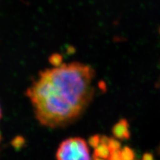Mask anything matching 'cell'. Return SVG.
Returning a JSON list of instances; mask_svg holds the SVG:
<instances>
[{"label": "cell", "mask_w": 160, "mask_h": 160, "mask_svg": "<svg viewBox=\"0 0 160 160\" xmlns=\"http://www.w3.org/2000/svg\"><path fill=\"white\" fill-rule=\"evenodd\" d=\"M110 141H111V138L106 137V136H102V137H100V143L101 144L108 146Z\"/></svg>", "instance_id": "obj_10"}, {"label": "cell", "mask_w": 160, "mask_h": 160, "mask_svg": "<svg viewBox=\"0 0 160 160\" xmlns=\"http://www.w3.org/2000/svg\"><path fill=\"white\" fill-rule=\"evenodd\" d=\"M122 160H134L135 153L133 150L128 147H125L121 151Z\"/></svg>", "instance_id": "obj_5"}, {"label": "cell", "mask_w": 160, "mask_h": 160, "mask_svg": "<svg viewBox=\"0 0 160 160\" xmlns=\"http://www.w3.org/2000/svg\"><path fill=\"white\" fill-rule=\"evenodd\" d=\"M88 143L92 148H97V146L100 144V136L99 135L92 136V137L89 138Z\"/></svg>", "instance_id": "obj_7"}, {"label": "cell", "mask_w": 160, "mask_h": 160, "mask_svg": "<svg viewBox=\"0 0 160 160\" xmlns=\"http://www.w3.org/2000/svg\"><path fill=\"white\" fill-rule=\"evenodd\" d=\"M142 160H154V159H153V155H152L151 153H146L143 156Z\"/></svg>", "instance_id": "obj_11"}, {"label": "cell", "mask_w": 160, "mask_h": 160, "mask_svg": "<svg viewBox=\"0 0 160 160\" xmlns=\"http://www.w3.org/2000/svg\"><path fill=\"white\" fill-rule=\"evenodd\" d=\"M0 141H1V134H0Z\"/></svg>", "instance_id": "obj_14"}, {"label": "cell", "mask_w": 160, "mask_h": 160, "mask_svg": "<svg viewBox=\"0 0 160 160\" xmlns=\"http://www.w3.org/2000/svg\"><path fill=\"white\" fill-rule=\"evenodd\" d=\"M2 117V110H1V108H0V119H1Z\"/></svg>", "instance_id": "obj_13"}, {"label": "cell", "mask_w": 160, "mask_h": 160, "mask_svg": "<svg viewBox=\"0 0 160 160\" xmlns=\"http://www.w3.org/2000/svg\"><path fill=\"white\" fill-rule=\"evenodd\" d=\"M25 143V138L22 136H17L11 141V145L16 149H20L23 147Z\"/></svg>", "instance_id": "obj_6"}, {"label": "cell", "mask_w": 160, "mask_h": 160, "mask_svg": "<svg viewBox=\"0 0 160 160\" xmlns=\"http://www.w3.org/2000/svg\"><path fill=\"white\" fill-rule=\"evenodd\" d=\"M108 160H122L121 157V150L111 151Z\"/></svg>", "instance_id": "obj_9"}, {"label": "cell", "mask_w": 160, "mask_h": 160, "mask_svg": "<svg viewBox=\"0 0 160 160\" xmlns=\"http://www.w3.org/2000/svg\"><path fill=\"white\" fill-rule=\"evenodd\" d=\"M113 135L119 139H128L131 136L129 124L126 119H121L116 124L112 129Z\"/></svg>", "instance_id": "obj_3"}, {"label": "cell", "mask_w": 160, "mask_h": 160, "mask_svg": "<svg viewBox=\"0 0 160 160\" xmlns=\"http://www.w3.org/2000/svg\"><path fill=\"white\" fill-rule=\"evenodd\" d=\"M94 153L93 157L102 158V159L108 160L110 156H111V150L109 147L106 145L100 143L96 148H94Z\"/></svg>", "instance_id": "obj_4"}, {"label": "cell", "mask_w": 160, "mask_h": 160, "mask_svg": "<svg viewBox=\"0 0 160 160\" xmlns=\"http://www.w3.org/2000/svg\"><path fill=\"white\" fill-rule=\"evenodd\" d=\"M94 71L79 62L55 65L40 73L28 89L36 118L50 128L73 122L93 99Z\"/></svg>", "instance_id": "obj_1"}, {"label": "cell", "mask_w": 160, "mask_h": 160, "mask_svg": "<svg viewBox=\"0 0 160 160\" xmlns=\"http://www.w3.org/2000/svg\"><path fill=\"white\" fill-rule=\"evenodd\" d=\"M120 145L119 142L117 141V139H113V138H111V141H110L108 147L111 151H117V150H120Z\"/></svg>", "instance_id": "obj_8"}, {"label": "cell", "mask_w": 160, "mask_h": 160, "mask_svg": "<svg viewBox=\"0 0 160 160\" xmlns=\"http://www.w3.org/2000/svg\"><path fill=\"white\" fill-rule=\"evenodd\" d=\"M93 160H106V159H102V158H99V157H93Z\"/></svg>", "instance_id": "obj_12"}, {"label": "cell", "mask_w": 160, "mask_h": 160, "mask_svg": "<svg viewBox=\"0 0 160 160\" xmlns=\"http://www.w3.org/2000/svg\"><path fill=\"white\" fill-rule=\"evenodd\" d=\"M57 160H91L87 143L80 137L68 138L60 144Z\"/></svg>", "instance_id": "obj_2"}]
</instances>
